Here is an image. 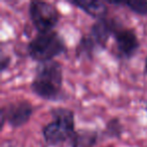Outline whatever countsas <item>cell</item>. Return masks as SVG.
I'll return each mask as SVG.
<instances>
[{
  "instance_id": "cell-13",
  "label": "cell",
  "mask_w": 147,
  "mask_h": 147,
  "mask_svg": "<svg viewBox=\"0 0 147 147\" xmlns=\"http://www.w3.org/2000/svg\"><path fill=\"white\" fill-rule=\"evenodd\" d=\"M11 63V57L9 55H6L3 51H1L0 55V73L3 74L5 71H7Z\"/></svg>"
},
{
  "instance_id": "cell-1",
  "label": "cell",
  "mask_w": 147,
  "mask_h": 147,
  "mask_svg": "<svg viewBox=\"0 0 147 147\" xmlns=\"http://www.w3.org/2000/svg\"><path fill=\"white\" fill-rule=\"evenodd\" d=\"M30 90L35 96L45 101L61 100L63 98V65L55 59L37 63Z\"/></svg>"
},
{
  "instance_id": "cell-9",
  "label": "cell",
  "mask_w": 147,
  "mask_h": 147,
  "mask_svg": "<svg viewBox=\"0 0 147 147\" xmlns=\"http://www.w3.org/2000/svg\"><path fill=\"white\" fill-rule=\"evenodd\" d=\"M100 47H98L94 39L90 36L89 33H85L79 39L75 49V55L78 59L93 61L97 53H101Z\"/></svg>"
},
{
  "instance_id": "cell-6",
  "label": "cell",
  "mask_w": 147,
  "mask_h": 147,
  "mask_svg": "<svg viewBox=\"0 0 147 147\" xmlns=\"http://www.w3.org/2000/svg\"><path fill=\"white\" fill-rule=\"evenodd\" d=\"M112 37H114L116 55L119 59H132L140 49V41L135 30L125 26L118 18L115 21Z\"/></svg>"
},
{
  "instance_id": "cell-5",
  "label": "cell",
  "mask_w": 147,
  "mask_h": 147,
  "mask_svg": "<svg viewBox=\"0 0 147 147\" xmlns=\"http://www.w3.org/2000/svg\"><path fill=\"white\" fill-rule=\"evenodd\" d=\"M33 114V106L28 100H17L3 105L0 110V129L5 124L11 128H20L28 123Z\"/></svg>"
},
{
  "instance_id": "cell-16",
  "label": "cell",
  "mask_w": 147,
  "mask_h": 147,
  "mask_svg": "<svg viewBox=\"0 0 147 147\" xmlns=\"http://www.w3.org/2000/svg\"><path fill=\"white\" fill-rule=\"evenodd\" d=\"M107 147H114V146H107Z\"/></svg>"
},
{
  "instance_id": "cell-8",
  "label": "cell",
  "mask_w": 147,
  "mask_h": 147,
  "mask_svg": "<svg viewBox=\"0 0 147 147\" xmlns=\"http://www.w3.org/2000/svg\"><path fill=\"white\" fill-rule=\"evenodd\" d=\"M67 2L74 6H76L77 8L81 9L83 12L88 14L92 18L96 19V21L108 17L109 7L105 1H100V0H71Z\"/></svg>"
},
{
  "instance_id": "cell-12",
  "label": "cell",
  "mask_w": 147,
  "mask_h": 147,
  "mask_svg": "<svg viewBox=\"0 0 147 147\" xmlns=\"http://www.w3.org/2000/svg\"><path fill=\"white\" fill-rule=\"evenodd\" d=\"M124 132V127L118 117H113L107 121L105 125V129L103 131V134L107 138H115L120 139Z\"/></svg>"
},
{
  "instance_id": "cell-15",
  "label": "cell",
  "mask_w": 147,
  "mask_h": 147,
  "mask_svg": "<svg viewBox=\"0 0 147 147\" xmlns=\"http://www.w3.org/2000/svg\"><path fill=\"white\" fill-rule=\"evenodd\" d=\"M145 110H146V113H147V101H146V106H145Z\"/></svg>"
},
{
  "instance_id": "cell-14",
  "label": "cell",
  "mask_w": 147,
  "mask_h": 147,
  "mask_svg": "<svg viewBox=\"0 0 147 147\" xmlns=\"http://www.w3.org/2000/svg\"><path fill=\"white\" fill-rule=\"evenodd\" d=\"M144 74L147 76V55L145 57V61H144Z\"/></svg>"
},
{
  "instance_id": "cell-7",
  "label": "cell",
  "mask_w": 147,
  "mask_h": 147,
  "mask_svg": "<svg viewBox=\"0 0 147 147\" xmlns=\"http://www.w3.org/2000/svg\"><path fill=\"white\" fill-rule=\"evenodd\" d=\"M116 18L117 17L108 16L101 20H97L90 27V31L88 33L102 51L107 49L109 39L113 36V29H114Z\"/></svg>"
},
{
  "instance_id": "cell-11",
  "label": "cell",
  "mask_w": 147,
  "mask_h": 147,
  "mask_svg": "<svg viewBox=\"0 0 147 147\" xmlns=\"http://www.w3.org/2000/svg\"><path fill=\"white\" fill-rule=\"evenodd\" d=\"M107 4L116 5V6H124L135 14L140 16H147V1L146 0H110L106 1Z\"/></svg>"
},
{
  "instance_id": "cell-4",
  "label": "cell",
  "mask_w": 147,
  "mask_h": 147,
  "mask_svg": "<svg viewBox=\"0 0 147 147\" xmlns=\"http://www.w3.org/2000/svg\"><path fill=\"white\" fill-rule=\"evenodd\" d=\"M28 15L37 32L53 31L61 19V13L55 5L40 0L29 2Z\"/></svg>"
},
{
  "instance_id": "cell-2",
  "label": "cell",
  "mask_w": 147,
  "mask_h": 147,
  "mask_svg": "<svg viewBox=\"0 0 147 147\" xmlns=\"http://www.w3.org/2000/svg\"><path fill=\"white\" fill-rule=\"evenodd\" d=\"M53 120L41 129V134L49 146H59L69 142L76 132L75 113L65 107H53L49 110Z\"/></svg>"
},
{
  "instance_id": "cell-10",
  "label": "cell",
  "mask_w": 147,
  "mask_h": 147,
  "mask_svg": "<svg viewBox=\"0 0 147 147\" xmlns=\"http://www.w3.org/2000/svg\"><path fill=\"white\" fill-rule=\"evenodd\" d=\"M99 140V134L94 129L83 128L76 130L69 144L71 147H95Z\"/></svg>"
},
{
  "instance_id": "cell-3",
  "label": "cell",
  "mask_w": 147,
  "mask_h": 147,
  "mask_svg": "<svg viewBox=\"0 0 147 147\" xmlns=\"http://www.w3.org/2000/svg\"><path fill=\"white\" fill-rule=\"evenodd\" d=\"M26 51L32 61L38 63L53 61L67 51L63 37L57 31L37 32L27 43Z\"/></svg>"
}]
</instances>
